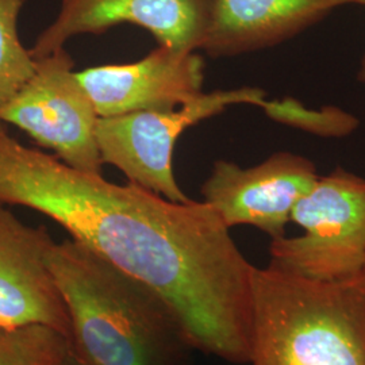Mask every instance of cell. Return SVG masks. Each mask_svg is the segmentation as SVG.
Masks as SVG:
<instances>
[{
    "instance_id": "6da1fadb",
    "label": "cell",
    "mask_w": 365,
    "mask_h": 365,
    "mask_svg": "<svg viewBox=\"0 0 365 365\" xmlns=\"http://www.w3.org/2000/svg\"><path fill=\"white\" fill-rule=\"evenodd\" d=\"M0 203L36 210L168 302L196 352L248 364L253 271L206 202H172L75 170L0 120Z\"/></svg>"
},
{
    "instance_id": "7a4b0ae2",
    "label": "cell",
    "mask_w": 365,
    "mask_h": 365,
    "mask_svg": "<svg viewBox=\"0 0 365 365\" xmlns=\"http://www.w3.org/2000/svg\"><path fill=\"white\" fill-rule=\"evenodd\" d=\"M48 267L71 321V349L88 365H194L168 302L75 240L54 242Z\"/></svg>"
},
{
    "instance_id": "3957f363",
    "label": "cell",
    "mask_w": 365,
    "mask_h": 365,
    "mask_svg": "<svg viewBox=\"0 0 365 365\" xmlns=\"http://www.w3.org/2000/svg\"><path fill=\"white\" fill-rule=\"evenodd\" d=\"M247 365H365V274L324 283L255 267Z\"/></svg>"
},
{
    "instance_id": "277c9868",
    "label": "cell",
    "mask_w": 365,
    "mask_h": 365,
    "mask_svg": "<svg viewBox=\"0 0 365 365\" xmlns=\"http://www.w3.org/2000/svg\"><path fill=\"white\" fill-rule=\"evenodd\" d=\"M291 222L303 235L272 240L268 265L324 283L365 274V179L342 170L318 178Z\"/></svg>"
},
{
    "instance_id": "5b68a950",
    "label": "cell",
    "mask_w": 365,
    "mask_h": 365,
    "mask_svg": "<svg viewBox=\"0 0 365 365\" xmlns=\"http://www.w3.org/2000/svg\"><path fill=\"white\" fill-rule=\"evenodd\" d=\"M267 93L256 87L199 93L168 111H138L118 117L99 118L98 148L103 164L114 165L129 182L172 202L191 199L176 182L172 157L176 141L196 123L223 113L235 105L264 107Z\"/></svg>"
},
{
    "instance_id": "8992f818",
    "label": "cell",
    "mask_w": 365,
    "mask_h": 365,
    "mask_svg": "<svg viewBox=\"0 0 365 365\" xmlns=\"http://www.w3.org/2000/svg\"><path fill=\"white\" fill-rule=\"evenodd\" d=\"M0 120L27 133L66 165L102 173L96 138L99 115L64 48L36 60L34 75L0 110Z\"/></svg>"
},
{
    "instance_id": "52a82bcc",
    "label": "cell",
    "mask_w": 365,
    "mask_h": 365,
    "mask_svg": "<svg viewBox=\"0 0 365 365\" xmlns=\"http://www.w3.org/2000/svg\"><path fill=\"white\" fill-rule=\"evenodd\" d=\"M318 178L313 161L288 152L249 168L218 160L202 195L229 229L253 226L276 240L286 235L292 210Z\"/></svg>"
},
{
    "instance_id": "ba28073f",
    "label": "cell",
    "mask_w": 365,
    "mask_h": 365,
    "mask_svg": "<svg viewBox=\"0 0 365 365\" xmlns=\"http://www.w3.org/2000/svg\"><path fill=\"white\" fill-rule=\"evenodd\" d=\"M215 0H61L60 11L39 34L34 60L58 49L78 34H102L119 24L150 31L160 46L175 52L202 49Z\"/></svg>"
},
{
    "instance_id": "9c48e42d",
    "label": "cell",
    "mask_w": 365,
    "mask_h": 365,
    "mask_svg": "<svg viewBox=\"0 0 365 365\" xmlns=\"http://www.w3.org/2000/svg\"><path fill=\"white\" fill-rule=\"evenodd\" d=\"M99 118L138 111H168L202 93L205 61L194 53L160 46L131 64L76 72Z\"/></svg>"
},
{
    "instance_id": "30bf717a",
    "label": "cell",
    "mask_w": 365,
    "mask_h": 365,
    "mask_svg": "<svg viewBox=\"0 0 365 365\" xmlns=\"http://www.w3.org/2000/svg\"><path fill=\"white\" fill-rule=\"evenodd\" d=\"M54 240L0 203V327L42 324L71 339L64 299L48 267Z\"/></svg>"
},
{
    "instance_id": "8fae6325",
    "label": "cell",
    "mask_w": 365,
    "mask_h": 365,
    "mask_svg": "<svg viewBox=\"0 0 365 365\" xmlns=\"http://www.w3.org/2000/svg\"><path fill=\"white\" fill-rule=\"evenodd\" d=\"M357 0H215L203 51L229 57L271 48Z\"/></svg>"
},
{
    "instance_id": "7c38bea8",
    "label": "cell",
    "mask_w": 365,
    "mask_h": 365,
    "mask_svg": "<svg viewBox=\"0 0 365 365\" xmlns=\"http://www.w3.org/2000/svg\"><path fill=\"white\" fill-rule=\"evenodd\" d=\"M71 351V339L42 324L0 327V365H57Z\"/></svg>"
},
{
    "instance_id": "4fadbf2b",
    "label": "cell",
    "mask_w": 365,
    "mask_h": 365,
    "mask_svg": "<svg viewBox=\"0 0 365 365\" xmlns=\"http://www.w3.org/2000/svg\"><path fill=\"white\" fill-rule=\"evenodd\" d=\"M24 1L0 0V110L13 101L36 71V60L18 33Z\"/></svg>"
},
{
    "instance_id": "5bb4252c",
    "label": "cell",
    "mask_w": 365,
    "mask_h": 365,
    "mask_svg": "<svg viewBox=\"0 0 365 365\" xmlns=\"http://www.w3.org/2000/svg\"><path fill=\"white\" fill-rule=\"evenodd\" d=\"M262 110L276 122L327 137L346 135L357 126L356 118L337 107L312 110L292 98L267 101Z\"/></svg>"
},
{
    "instance_id": "9a60e30c",
    "label": "cell",
    "mask_w": 365,
    "mask_h": 365,
    "mask_svg": "<svg viewBox=\"0 0 365 365\" xmlns=\"http://www.w3.org/2000/svg\"><path fill=\"white\" fill-rule=\"evenodd\" d=\"M57 365H88L84 363L80 357H78L75 353L72 352V349L66 354V357Z\"/></svg>"
},
{
    "instance_id": "2e32d148",
    "label": "cell",
    "mask_w": 365,
    "mask_h": 365,
    "mask_svg": "<svg viewBox=\"0 0 365 365\" xmlns=\"http://www.w3.org/2000/svg\"><path fill=\"white\" fill-rule=\"evenodd\" d=\"M357 4L365 6V0H357ZM360 80L365 84V56L363 58V63H361V69H360Z\"/></svg>"
}]
</instances>
